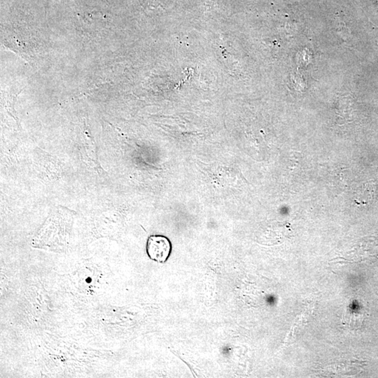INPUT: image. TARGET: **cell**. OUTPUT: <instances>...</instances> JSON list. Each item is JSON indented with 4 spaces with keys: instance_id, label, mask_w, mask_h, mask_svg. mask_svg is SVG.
<instances>
[{
    "instance_id": "1",
    "label": "cell",
    "mask_w": 378,
    "mask_h": 378,
    "mask_svg": "<svg viewBox=\"0 0 378 378\" xmlns=\"http://www.w3.org/2000/svg\"><path fill=\"white\" fill-rule=\"evenodd\" d=\"M172 251L171 241L166 236L154 235L148 238L146 252L151 260L163 264L166 262Z\"/></svg>"
},
{
    "instance_id": "2",
    "label": "cell",
    "mask_w": 378,
    "mask_h": 378,
    "mask_svg": "<svg viewBox=\"0 0 378 378\" xmlns=\"http://www.w3.org/2000/svg\"><path fill=\"white\" fill-rule=\"evenodd\" d=\"M373 193H374V186L373 185H364L358 192L356 200L364 203L369 202L370 200L372 198Z\"/></svg>"
}]
</instances>
